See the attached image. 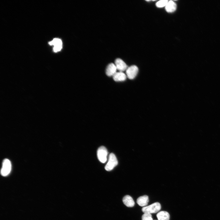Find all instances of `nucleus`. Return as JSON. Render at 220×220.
I'll return each instance as SVG.
<instances>
[{"label":"nucleus","instance_id":"f257e3e1","mask_svg":"<svg viewBox=\"0 0 220 220\" xmlns=\"http://www.w3.org/2000/svg\"><path fill=\"white\" fill-rule=\"evenodd\" d=\"M161 208L160 204L156 203L147 206L143 207L142 211L144 213H155L158 212Z\"/></svg>","mask_w":220,"mask_h":220},{"label":"nucleus","instance_id":"f03ea898","mask_svg":"<svg viewBox=\"0 0 220 220\" xmlns=\"http://www.w3.org/2000/svg\"><path fill=\"white\" fill-rule=\"evenodd\" d=\"M12 170L11 162L9 159H5L3 161L1 174L3 176H6L10 173Z\"/></svg>","mask_w":220,"mask_h":220},{"label":"nucleus","instance_id":"7ed1b4c3","mask_svg":"<svg viewBox=\"0 0 220 220\" xmlns=\"http://www.w3.org/2000/svg\"><path fill=\"white\" fill-rule=\"evenodd\" d=\"M118 164V162L115 155L113 153L110 154L108 162L105 167V169L108 171L112 170Z\"/></svg>","mask_w":220,"mask_h":220},{"label":"nucleus","instance_id":"20e7f679","mask_svg":"<svg viewBox=\"0 0 220 220\" xmlns=\"http://www.w3.org/2000/svg\"><path fill=\"white\" fill-rule=\"evenodd\" d=\"M97 157L99 161L104 163L107 160L108 152L107 148L104 146L100 147L97 152Z\"/></svg>","mask_w":220,"mask_h":220},{"label":"nucleus","instance_id":"39448f33","mask_svg":"<svg viewBox=\"0 0 220 220\" xmlns=\"http://www.w3.org/2000/svg\"><path fill=\"white\" fill-rule=\"evenodd\" d=\"M139 72V69L137 66L135 65H132L129 67L126 70L127 77L131 80L135 78Z\"/></svg>","mask_w":220,"mask_h":220},{"label":"nucleus","instance_id":"423d86ee","mask_svg":"<svg viewBox=\"0 0 220 220\" xmlns=\"http://www.w3.org/2000/svg\"><path fill=\"white\" fill-rule=\"evenodd\" d=\"M49 44L50 45L54 46L53 50L54 52H60L62 49V40L59 38H54L52 41L50 42Z\"/></svg>","mask_w":220,"mask_h":220},{"label":"nucleus","instance_id":"0eeeda50","mask_svg":"<svg viewBox=\"0 0 220 220\" xmlns=\"http://www.w3.org/2000/svg\"><path fill=\"white\" fill-rule=\"evenodd\" d=\"M115 64L117 70L120 72H123L126 70L128 68L126 63L120 59H117L115 61Z\"/></svg>","mask_w":220,"mask_h":220},{"label":"nucleus","instance_id":"6e6552de","mask_svg":"<svg viewBox=\"0 0 220 220\" xmlns=\"http://www.w3.org/2000/svg\"><path fill=\"white\" fill-rule=\"evenodd\" d=\"M117 70L115 64L110 63L108 65L106 69V74L109 76H113L117 72Z\"/></svg>","mask_w":220,"mask_h":220},{"label":"nucleus","instance_id":"1a4fd4ad","mask_svg":"<svg viewBox=\"0 0 220 220\" xmlns=\"http://www.w3.org/2000/svg\"><path fill=\"white\" fill-rule=\"evenodd\" d=\"M113 80L116 82H122L126 81V75L122 72H117L113 76Z\"/></svg>","mask_w":220,"mask_h":220},{"label":"nucleus","instance_id":"9d476101","mask_svg":"<svg viewBox=\"0 0 220 220\" xmlns=\"http://www.w3.org/2000/svg\"><path fill=\"white\" fill-rule=\"evenodd\" d=\"M177 8V5L173 1H168L165 7L166 11L168 13H173L175 12Z\"/></svg>","mask_w":220,"mask_h":220},{"label":"nucleus","instance_id":"9b49d317","mask_svg":"<svg viewBox=\"0 0 220 220\" xmlns=\"http://www.w3.org/2000/svg\"><path fill=\"white\" fill-rule=\"evenodd\" d=\"M124 204L129 207H132L134 206L135 203L132 197L129 195H126L123 199Z\"/></svg>","mask_w":220,"mask_h":220},{"label":"nucleus","instance_id":"f8f14e48","mask_svg":"<svg viewBox=\"0 0 220 220\" xmlns=\"http://www.w3.org/2000/svg\"><path fill=\"white\" fill-rule=\"evenodd\" d=\"M149 202V197L147 195L141 196L139 197L137 200V204L142 207L147 206Z\"/></svg>","mask_w":220,"mask_h":220},{"label":"nucleus","instance_id":"ddd939ff","mask_svg":"<svg viewBox=\"0 0 220 220\" xmlns=\"http://www.w3.org/2000/svg\"><path fill=\"white\" fill-rule=\"evenodd\" d=\"M158 220H169L170 215L166 211H161L157 215Z\"/></svg>","mask_w":220,"mask_h":220},{"label":"nucleus","instance_id":"4468645a","mask_svg":"<svg viewBox=\"0 0 220 220\" xmlns=\"http://www.w3.org/2000/svg\"><path fill=\"white\" fill-rule=\"evenodd\" d=\"M168 2L167 0H161L156 3V6L158 8L166 7Z\"/></svg>","mask_w":220,"mask_h":220},{"label":"nucleus","instance_id":"2eb2a0df","mask_svg":"<svg viewBox=\"0 0 220 220\" xmlns=\"http://www.w3.org/2000/svg\"><path fill=\"white\" fill-rule=\"evenodd\" d=\"M142 220H153L152 215L151 214L144 213L142 216Z\"/></svg>","mask_w":220,"mask_h":220}]
</instances>
